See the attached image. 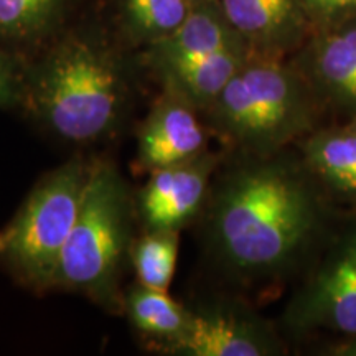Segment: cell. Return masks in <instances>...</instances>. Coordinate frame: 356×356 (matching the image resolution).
Wrapping results in <instances>:
<instances>
[{
  "label": "cell",
  "instance_id": "1",
  "mask_svg": "<svg viewBox=\"0 0 356 356\" xmlns=\"http://www.w3.org/2000/svg\"><path fill=\"white\" fill-rule=\"evenodd\" d=\"M322 188L286 149L239 155L221 175L216 172L200 216L213 261L243 282L289 274L323 228Z\"/></svg>",
  "mask_w": 356,
  "mask_h": 356
},
{
  "label": "cell",
  "instance_id": "2",
  "mask_svg": "<svg viewBox=\"0 0 356 356\" xmlns=\"http://www.w3.org/2000/svg\"><path fill=\"white\" fill-rule=\"evenodd\" d=\"M134 102L118 60L91 40L74 37L25 71L20 109L65 144L95 145L121 132Z\"/></svg>",
  "mask_w": 356,
  "mask_h": 356
},
{
  "label": "cell",
  "instance_id": "3",
  "mask_svg": "<svg viewBox=\"0 0 356 356\" xmlns=\"http://www.w3.org/2000/svg\"><path fill=\"white\" fill-rule=\"evenodd\" d=\"M323 106L286 58L249 53L203 111V121L231 152L269 155L317 129Z\"/></svg>",
  "mask_w": 356,
  "mask_h": 356
},
{
  "label": "cell",
  "instance_id": "4",
  "mask_svg": "<svg viewBox=\"0 0 356 356\" xmlns=\"http://www.w3.org/2000/svg\"><path fill=\"white\" fill-rule=\"evenodd\" d=\"M137 220L136 200L113 162L95 159L73 229L58 261L53 289L88 297L121 314L122 270L129 261Z\"/></svg>",
  "mask_w": 356,
  "mask_h": 356
},
{
  "label": "cell",
  "instance_id": "5",
  "mask_svg": "<svg viewBox=\"0 0 356 356\" xmlns=\"http://www.w3.org/2000/svg\"><path fill=\"white\" fill-rule=\"evenodd\" d=\"M91 160L81 155L47 173L6 229L0 262L35 292L53 289L58 261L76 221Z\"/></svg>",
  "mask_w": 356,
  "mask_h": 356
},
{
  "label": "cell",
  "instance_id": "6",
  "mask_svg": "<svg viewBox=\"0 0 356 356\" xmlns=\"http://www.w3.org/2000/svg\"><path fill=\"white\" fill-rule=\"evenodd\" d=\"M289 330L356 337V226L346 231L284 312Z\"/></svg>",
  "mask_w": 356,
  "mask_h": 356
},
{
  "label": "cell",
  "instance_id": "7",
  "mask_svg": "<svg viewBox=\"0 0 356 356\" xmlns=\"http://www.w3.org/2000/svg\"><path fill=\"white\" fill-rule=\"evenodd\" d=\"M222 155L210 149L198 157L159 168L134 193L144 229L181 231L202 216Z\"/></svg>",
  "mask_w": 356,
  "mask_h": 356
},
{
  "label": "cell",
  "instance_id": "8",
  "mask_svg": "<svg viewBox=\"0 0 356 356\" xmlns=\"http://www.w3.org/2000/svg\"><path fill=\"white\" fill-rule=\"evenodd\" d=\"M190 309V330L168 355L275 356L286 351L273 325L239 302L220 299Z\"/></svg>",
  "mask_w": 356,
  "mask_h": 356
},
{
  "label": "cell",
  "instance_id": "9",
  "mask_svg": "<svg viewBox=\"0 0 356 356\" xmlns=\"http://www.w3.org/2000/svg\"><path fill=\"white\" fill-rule=\"evenodd\" d=\"M210 136L197 108L162 91L137 131L134 170L137 175H149L198 157L208 150Z\"/></svg>",
  "mask_w": 356,
  "mask_h": 356
},
{
  "label": "cell",
  "instance_id": "10",
  "mask_svg": "<svg viewBox=\"0 0 356 356\" xmlns=\"http://www.w3.org/2000/svg\"><path fill=\"white\" fill-rule=\"evenodd\" d=\"M292 65L323 109L356 114V17L315 32Z\"/></svg>",
  "mask_w": 356,
  "mask_h": 356
},
{
  "label": "cell",
  "instance_id": "11",
  "mask_svg": "<svg viewBox=\"0 0 356 356\" xmlns=\"http://www.w3.org/2000/svg\"><path fill=\"white\" fill-rule=\"evenodd\" d=\"M226 20L256 55L286 58L314 35L302 0H218Z\"/></svg>",
  "mask_w": 356,
  "mask_h": 356
},
{
  "label": "cell",
  "instance_id": "12",
  "mask_svg": "<svg viewBox=\"0 0 356 356\" xmlns=\"http://www.w3.org/2000/svg\"><path fill=\"white\" fill-rule=\"evenodd\" d=\"M236 47H248L226 20L218 0L195 2L184 24L168 37L150 44V68L193 60Z\"/></svg>",
  "mask_w": 356,
  "mask_h": 356
},
{
  "label": "cell",
  "instance_id": "13",
  "mask_svg": "<svg viewBox=\"0 0 356 356\" xmlns=\"http://www.w3.org/2000/svg\"><path fill=\"white\" fill-rule=\"evenodd\" d=\"M249 53L248 47L228 48L208 56L155 66L152 71L162 91L181 97L203 113L238 73Z\"/></svg>",
  "mask_w": 356,
  "mask_h": 356
},
{
  "label": "cell",
  "instance_id": "14",
  "mask_svg": "<svg viewBox=\"0 0 356 356\" xmlns=\"http://www.w3.org/2000/svg\"><path fill=\"white\" fill-rule=\"evenodd\" d=\"M300 159L325 190L356 202V131L314 129L300 139Z\"/></svg>",
  "mask_w": 356,
  "mask_h": 356
},
{
  "label": "cell",
  "instance_id": "15",
  "mask_svg": "<svg viewBox=\"0 0 356 356\" xmlns=\"http://www.w3.org/2000/svg\"><path fill=\"white\" fill-rule=\"evenodd\" d=\"M124 314L129 323L155 350L170 353L190 330L191 309L168 296L136 282L124 293Z\"/></svg>",
  "mask_w": 356,
  "mask_h": 356
},
{
  "label": "cell",
  "instance_id": "16",
  "mask_svg": "<svg viewBox=\"0 0 356 356\" xmlns=\"http://www.w3.org/2000/svg\"><path fill=\"white\" fill-rule=\"evenodd\" d=\"M180 231L144 229L134 238L129 262L137 282L155 291H168L177 269Z\"/></svg>",
  "mask_w": 356,
  "mask_h": 356
},
{
  "label": "cell",
  "instance_id": "17",
  "mask_svg": "<svg viewBox=\"0 0 356 356\" xmlns=\"http://www.w3.org/2000/svg\"><path fill=\"white\" fill-rule=\"evenodd\" d=\"M193 6V0H121L127 32L149 44L175 32Z\"/></svg>",
  "mask_w": 356,
  "mask_h": 356
},
{
  "label": "cell",
  "instance_id": "18",
  "mask_svg": "<svg viewBox=\"0 0 356 356\" xmlns=\"http://www.w3.org/2000/svg\"><path fill=\"white\" fill-rule=\"evenodd\" d=\"M63 0H0V40L30 43L51 30Z\"/></svg>",
  "mask_w": 356,
  "mask_h": 356
},
{
  "label": "cell",
  "instance_id": "19",
  "mask_svg": "<svg viewBox=\"0 0 356 356\" xmlns=\"http://www.w3.org/2000/svg\"><path fill=\"white\" fill-rule=\"evenodd\" d=\"M302 6L315 32L356 17V0H302Z\"/></svg>",
  "mask_w": 356,
  "mask_h": 356
},
{
  "label": "cell",
  "instance_id": "20",
  "mask_svg": "<svg viewBox=\"0 0 356 356\" xmlns=\"http://www.w3.org/2000/svg\"><path fill=\"white\" fill-rule=\"evenodd\" d=\"M24 84L25 71L0 51V109H20Z\"/></svg>",
  "mask_w": 356,
  "mask_h": 356
},
{
  "label": "cell",
  "instance_id": "21",
  "mask_svg": "<svg viewBox=\"0 0 356 356\" xmlns=\"http://www.w3.org/2000/svg\"><path fill=\"white\" fill-rule=\"evenodd\" d=\"M327 355L332 356H356V337L346 338L341 343H337L328 348Z\"/></svg>",
  "mask_w": 356,
  "mask_h": 356
},
{
  "label": "cell",
  "instance_id": "22",
  "mask_svg": "<svg viewBox=\"0 0 356 356\" xmlns=\"http://www.w3.org/2000/svg\"><path fill=\"white\" fill-rule=\"evenodd\" d=\"M3 244H6V231H0V251L3 249Z\"/></svg>",
  "mask_w": 356,
  "mask_h": 356
},
{
  "label": "cell",
  "instance_id": "23",
  "mask_svg": "<svg viewBox=\"0 0 356 356\" xmlns=\"http://www.w3.org/2000/svg\"><path fill=\"white\" fill-rule=\"evenodd\" d=\"M348 126H351L356 131V114L355 115H351L350 118V122H348Z\"/></svg>",
  "mask_w": 356,
  "mask_h": 356
},
{
  "label": "cell",
  "instance_id": "24",
  "mask_svg": "<svg viewBox=\"0 0 356 356\" xmlns=\"http://www.w3.org/2000/svg\"><path fill=\"white\" fill-rule=\"evenodd\" d=\"M193 2H200V0H193Z\"/></svg>",
  "mask_w": 356,
  "mask_h": 356
}]
</instances>
